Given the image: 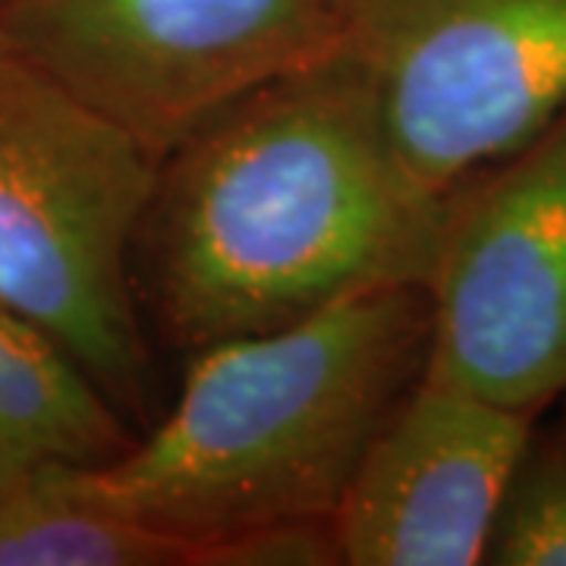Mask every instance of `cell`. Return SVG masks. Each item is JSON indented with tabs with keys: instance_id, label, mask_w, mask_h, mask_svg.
Here are the masks:
<instances>
[{
	"instance_id": "cell-1",
	"label": "cell",
	"mask_w": 566,
	"mask_h": 566,
	"mask_svg": "<svg viewBox=\"0 0 566 566\" xmlns=\"http://www.w3.org/2000/svg\"><path fill=\"white\" fill-rule=\"evenodd\" d=\"M161 164L148 290L189 353L385 286H424L450 199L412 180L340 48L227 107Z\"/></svg>"
},
{
	"instance_id": "cell-2",
	"label": "cell",
	"mask_w": 566,
	"mask_h": 566,
	"mask_svg": "<svg viewBox=\"0 0 566 566\" xmlns=\"http://www.w3.org/2000/svg\"><path fill=\"white\" fill-rule=\"evenodd\" d=\"M424 286H385L303 322L196 349L164 422L76 469L107 510L196 554L230 532L334 516L365 450L422 378Z\"/></svg>"
},
{
	"instance_id": "cell-3",
	"label": "cell",
	"mask_w": 566,
	"mask_h": 566,
	"mask_svg": "<svg viewBox=\"0 0 566 566\" xmlns=\"http://www.w3.org/2000/svg\"><path fill=\"white\" fill-rule=\"evenodd\" d=\"M161 164L0 35V305L126 406L148 371L129 262Z\"/></svg>"
},
{
	"instance_id": "cell-4",
	"label": "cell",
	"mask_w": 566,
	"mask_h": 566,
	"mask_svg": "<svg viewBox=\"0 0 566 566\" xmlns=\"http://www.w3.org/2000/svg\"><path fill=\"white\" fill-rule=\"evenodd\" d=\"M337 48L441 199L566 111V0H337Z\"/></svg>"
},
{
	"instance_id": "cell-5",
	"label": "cell",
	"mask_w": 566,
	"mask_h": 566,
	"mask_svg": "<svg viewBox=\"0 0 566 566\" xmlns=\"http://www.w3.org/2000/svg\"><path fill=\"white\" fill-rule=\"evenodd\" d=\"M0 35L155 158L337 48V0H7Z\"/></svg>"
},
{
	"instance_id": "cell-6",
	"label": "cell",
	"mask_w": 566,
	"mask_h": 566,
	"mask_svg": "<svg viewBox=\"0 0 566 566\" xmlns=\"http://www.w3.org/2000/svg\"><path fill=\"white\" fill-rule=\"evenodd\" d=\"M424 378L542 416L566 397V111L450 196Z\"/></svg>"
},
{
	"instance_id": "cell-7",
	"label": "cell",
	"mask_w": 566,
	"mask_h": 566,
	"mask_svg": "<svg viewBox=\"0 0 566 566\" xmlns=\"http://www.w3.org/2000/svg\"><path fill=\"white\" fill-rule=\"evenodd\" d=\"M542 416L419 378L334 513L346 566H475Z\"/></svg>"
},
{
	"instance_id": "cell-8",
	"label": "cell",
	"mask_w": 566,
	"mask_h": 566,
	"mask_svg": "<svg viewBox=\"0 0 566 566\" xmlns=\"http://www.w3.org/2000/svg\"><path fill=\"white\" fill-rule=\"evenodd\" d=\"M129 444L104 387L48 331L0 305V491L111 463Z\"/></svg>"
},
{
	"instance_id": "cell-9",
	"label": "cell",
	"mask_w": 566,
	"mask_h": 566,
	"mask_svg": "<svg viewBox=\"0 0 566 566\" xmlns=\"http://www.w3.org/2000/svg\"><path fill=\"white\" fill-rule=\"evenodd\" d=\"M0 566H192V547L102 506L76 469L0 491Z\"/></svg>"
},
{
	"instance_id": "cell-10",
	"label": "cell",
	"mask_w": 566,
	"mask_h": 566,
	"mask_svg": "<svg viewBox=\"0 0 566 566\" xmlns=\"http://www.w3.org/2000/svg\"><path fill=\"white\" fill-rule=\"evenodd\" d=\"M482 564L566 566V431H535L506 482Z\"/></svg>"
},
{
	"instance_id": "cell-11",
	"label": "cell",
	"mask_w": 566,
	"mask_h": 566,
	"mask_svg": "<svg viewBox=\"0 0 566 566\" xmlns=\"http://www.w3.org/2000/svg\"><path fill=\"white\" fill-rule=\"evenodd\" d=\"M344 564L334 516L277 520L230 532L199 547L196 566H337Z\"/></svg>"
},
{
	"instance_id": "cell-12",
	"label": "cell",
	"mask_w": 566,
	"mask_h": 566,
	"mask_svg": "<svg viewBox=\"0 0 566 566\" xmlns=\"http://www.w3.org/2000/svg\"><path fill=\"white\" fill-rule=\"evenodd\" d=\"M3 3H7V0H0V7H3Z\"/></svg>"
}]
</instances>
